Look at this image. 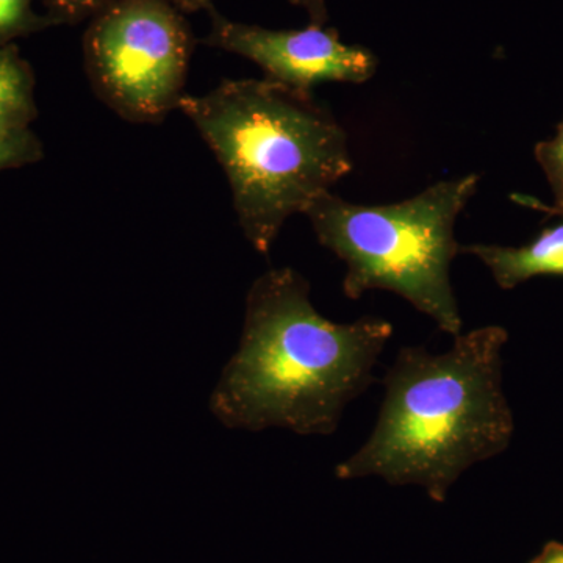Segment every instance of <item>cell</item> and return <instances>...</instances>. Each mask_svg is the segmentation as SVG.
I'll return each mask as SVG.
<instances>
[{"instance_id": "obj_1", "label": "cell", "mask_w": 563, "mask_h": 563, "mask_svg": "<svg viewBox=\"0 0 563 563\" xmlns=\"http://www.w3.org/2000/svg\"><path fill=\"white\" fill-rule=\"evenodd\" d=\"M391 335L385 318L328 320L301 273L269 269L247 291L242 340L211 393V413L231 429L332 435L347 404L376 383Z\"/></svg>"}, {"instance_id": "obj_2", "label": "cell", "mask_w": 563, "mask_h": 563, "mask_svg": "<svg viewBox=\"0 0 563 563\" xmlns=\"http://www.w3.org/2000/svg\"><path fill=\"white\" fill-rule=\"evenodd\" d=\"M507 342L503 325H484L454 336L442 354L401 347L385 374L372 435L336 465L335 476L418 485L433 501H446L470 466L503 454L512 442L514 413L503 388Z\"/></svg>"}, {"instance_id": "obj_3", "label": "cell", "mask_w": 563, "mask_h": 563, "mask_svg": "<svg viewBox=\"0 0 563 563\" xmlns=\"http://www.w3.org/2000/svg\"><path fill=\"white\" fill-rule=\"evenodd\" d=\"M179 111L220 163L240 228L261 254L288 218L352 172L346 132L312 92L228 79L206 95H185Z\"/></svg>"}, {"instance_id": "obj_4", "label": "cell", "mask_w": 563, "mask_h": 563, "mask_svg": "<svg viewBox=\"0 0 563 563\" xmlns=\"http://www.w3.org/2000/svg\"><path fill=\"white\" fill-rule=\"evenodd\" d=\"M477 184L479 176L470 174L388 206H357L328 191L303 214L318 242L346 265L347 298L357 301L369 290L395 292L440 331L457 336L463 321L451 265L462 246L454 229Z\"/></svg>"}, {"instance_id": "obj_5", "label": "cell", "mask_w": 563, "mask_h": 563, "mask_svg": "<svg viewBox=\"0 0 563 563\" xmlns=\"http://www.w3.org/2000/svg\"><path fill=\"white\" fill-rule=\"evenodd\" d=\"M195 44L173 0H114L85 32V73L121 120L161 124L187 95Z\"/></svg>"}, {"instance_id": "obj_6", "label": "cell", "mask_w": 563, "mask_h": 563, "mask_svg": "<svg viewBox=\"0 0 563 563\" xmlns=\"http://www.w3.org/2000/svg\"><path fill=\"white\" fill-rule=\"evenodd\" d=\"M202 44L231 52L261 66L266 79L302 92L324 81L363 84L377 68L373 52L350 46L335 29L309 24L299 31H272L222 16L211 7Z\"/></svg>"}, {"instance_id": "obj_7", "label": "cell", "mask_w": 563, "mask_h": 563, "mask_svg": "<svg viewBox=\"0 0 563 563\" xmlns=\"http://www.w3.org/2000/svg\"><path fill=\"white\" fill-rule=\"evenodd\" d=\"M461 254L479 258L503 290H514L533 277H563V221L525 246L470 244L461 247Z\"/></svg>"}, {"instance_id": "obj_8", "label": "cell", "mask_w": 563, "mask_h": 563, "mask_svg": "<svg viewBox=\"0 0 563 563\" xmlns=\"http://www.w3.org/2000/svg\"><path fill=\"white\" fill-rule=\"evenodd\" d=\"M33 114L31 69L14 47H0V121L27 125Z\"/></svg>"}, {"instance_id": "obj_9", "label": "cell", "mask_w": 563, "mask_h": 563, "mask_svg": "<svg viewBox=\"0 0 563 563\" xmlns=\"http://www.w3.org/2000/svg\"><path fill=\"white\" fill-rule=\"evenodd\" d=\"M33 0H0V47L10 40L57 24L49 14L40 16L33 11Z\"/></svg>"}, {"instance_id": "obj_10", "label": "cell", "mask_w": 563, "mask_h": 563, "mask_svg": "<svg viewBox=\"0 0 563 563\" xmlns=\"http://www.w3.org/2000/svg\"><path fill=\"white\" fill-rule=\"evenodd\" d=\"M536 158L539 162L540 168L543 169L548 184H550L555 203L553 209H548V207L540 202H531L537 209L563 217V121L558 125L554 139L540 141L537 144Z\"/></svg>"}, {"instance_id": "obj_11", "label": "cell", "mask_w": 563, "mask_h": 563, "mask_svg": "<svg viewBox=\"0 0 563 563\" xmlns=\"http://www.w3.org/2000/svg\"><path fill=\"white\" fill-rule=\"evenodd\" d=\"M40 154L38 141L27 125L0 121V169L35 162Z\"/></svg>"}, {"instance_id": "obj_12", "label": "cell", "mask_w": 563, "mask_h": 563, "mask_svg": "<svg viewBox=\"0 0 563 563\" xmlns=\"http://www.w3.org/2000/svg\"><path fill=\"white\" fill-rule=\"evenodd\" d=\"M114 0H44L49 16L57 24H79L90 21Z\"/></svg>"}, {"instance_id": "obj_13", "label": "cell", "mask_w": 563, "mask_h": 563, "mask_svg": "<svg viewBox=\"0 0 563 563\" xmlns=\"http://www.w3.org/2000/svg\"><path fill=\"white\" fill-rule=\"evenodd\" d=\"M328 0H290L291 5L301 7L309 13L310 24L324 25L328 21Z\"/></svg>"}, {"instance_id": "obj_14", "label": "cell", "mask_w": 563, "mask_h": 563, "mask_svg": "<svg viewBox=\"0 0 563 563\" xmlns=\"http://www.w3.org/2000/svg\"><path fill=\"white\" fill-rule=\"evenodd\" d=\"M174 5L181 13H198V11H209L213 7V0H173Z\"/></svg>"}, {"instance_id": "obj_15", "label": "cell", "mask_w": 563, "mask_h": 563, "mask_svg": "<svg viewBox=\"0 0 563 563\" xmlns=\"http://www.w3.org/2000/svg\"><path fill=\"white\" fill-rule=\"evenodd\" d=\"M536 563H563L562 544H550L544 553L537 559Z\"/></svg>"}]
</instances>
